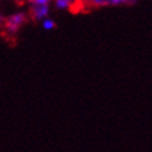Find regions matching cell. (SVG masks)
I'll return each instance as SVG.
<instances>
[{
  "instance_id": "obj_6",
  "label": "cell",
  "mask_w": 152,
  "mask_h": 152,
  "mask_svg": "<svg viewBox=\"0 0 152 152\" xmlns=\"http://www.w3.org/2000/svg\"><path fill=\"white\" fill-rule=\"evenodd\" d=\"M4 21H5V18L1 14H0V27H3V25H4Z\"/></svg>"
},
{
  "instance_id": "obj_4",
  "label": "cell",
  "mask_w": 152,
  "mask_h": 152,
  "mask_svg": "<svg viewBox=\"0 0 152 152\" xmlns=\"http://www.w3.org/2000/svg\"><path fill=\"white\" fill-rule=\"evenodd\" d=\"M42 26L45 30H52L56 27V24H55V21H52V20H45L42 22Z\"/></svg>"
},
{
  "instance_id": "obj_3",
  "label": "cell",
  "mask_w": 152,
  "mask_h": 152,
  "mask_svg": "<svg viewBox=\"0 0 152 152\" xmlns=\"http://www.w3.org/2000/svg\"><path fill=\"white\" fill-rule=\"evenodd\" d=\"M87 1L92 5L93 10L98 9V7L102 6H108V5H115V1L114 0H87Z\"/></svg>"
},
{
  "instance_id": "obj_2",
  "label": "cell",
  "mask_w": 152,
  "mask_h": 152,
  "mask_svg": "<svg viewBox=\"0 0 152 152\" xmlns=\"http://www.w3.org/2000/svg\"><path fill=\"white\" fill-rule=\"evenodd\" d=\"M48 14V5H42V4H35L32 3L31 7L28 10V19H31L32 21H39L43 19L45 16H47Z\"/></svg>"
},
{
  "instance_id": "obj_1",
  "label": "cell",
  "mask_w": 152,
  "mask_h": 152,
  "mask_svg": "<svg viewBox=\"0 0 152 152\" xmlns=\"http://www.w3.org/2000/svg\"><path fill=\"white\" fill-rule=\"evenodd\" d=\"M27 20H28V15L25 12H18V14L11 15L9 18H6L3 25L4 35L9 37L15 36L20 31V28L27 22Z\"/></svg>"
},
{
  "instance_id": "obj_5",
  "label": "cell",
  "mask_w": 152,
  "mask_h": 152,
  "mask_svg": "<svg viewBox=\"0 0 152 152\" xmlns=\"http://www.w3.org/2000/svg\"><path fill=\"white\" fill-rule=\"evenodd\" d=\"M48 1H50V0H32V3H35V4H42V5L48 4Z\"/></svg>"
}]
</instances>
